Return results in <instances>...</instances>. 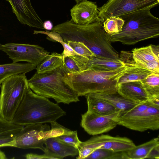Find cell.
Returning <instances> with one entry per match:
<instances>
[{
	"instance_id": "cell-1",
	"label": "cell",
	"mask_w": 159,
	"mask_h": 159,
	"mask_svg": "<svg viewBox=\"0 0 159 159\" xmlns=\"http://www.w3.org/2000/svg\"><path fill=\"white\" fill-rule=\"evenodd\" d=\"M60 34L65 43L73 41L83 43L96 57L120 58L118 52L111 45L110 35L103 28L102 22L80 25L68 21L62 25Z\"/></svg>"
},
{
	"instance_id": "cell-2",
	"label": "cell",
	"mask_w": 159,
	"mask_h": 159,
	"mask_svg": "<svg viewBox=\"0 0 159 159\" xmlns=\"http://www.w3.org/2000/svg\"><path fill=\"white\" fill-rule=\"evenodd\" d=\"M70 73L63 63L60 66L43 73L36 72L28 82L35 93L47 98L53 99L57 103L69 104L80 101L79 96L67 81Z\"/></svg>"
},
{
	"instance_id": "cell-3",
	"label": "cell",
	"mask_w": 159,
	"mask_h": 159,
	"mask_svg": "<svg viewBox=\"0 0 159 159\" xmlns=\"http://www.w3.org/2000/svg\"><path fill=\"white\" fill-rule=\"evenodd\" d=\"M66 114L57 104L35 93L29 87L11 122L21 126L50 123Z\"/></svg>"
},
{
	"instance_id": "cell-4",
	"label": "cell",
	"mask_w": 159,
	"mask_h": 159,
	"mask_svg": "<svg viewBox=\"0 0 159 159\" xmlns=\"http://www.w3.org/2000/svg\"><path fill=\"white\" fill-rule=\"evenodd\" d=\"M150 10H142L119 16L124 21L123 26L119 33L110 35L111 42L131 45L158 37L159 19L152 14Z\"/></svg>"
},
{
	"instance_id": "cell-5",
	"label": "cell",
	"mask_w": 159,
	"mask_h": 159,
	"mask_svg": "<svg viewBox=\"0 0 159 159\" xmlns=\"http://www.w3.org/2000/svg\"><path fill=\"white\" fill-rule=\"evenodd\" d=\"M128 68L126 65L109 71L89 69L75 74L69 73L67 81L79 97L93 93H114L117 91L119 78Z\"/></svg>"
},
{
	"instance_id": "cell-6",
	"label": "cell",
	"mask_w": 159,
	"mask_h": 159,
	"mask_svg": "<svg viewBox=\"0 0 159 159\" xmlns=\"http://www.w3.org/2000/svg\"><path fill=\"white\" fill-rule=\"evenodd\" d=\"M0 117L11 122L28 88L25 73L12 75L0 85Z\"/></svg>"
},
{
	"instance_id": "cell-7",
	"label": "cell",
	"mask_w": 159,
	"mask_h": 159,
	"mask_svg": "<svg viewBox=\"0 0 159 159\" xmlns=\"http://www.w3.org/2000/svg\"><path fill=\"white\" fill-rule=\"evenodd\" d=\"M136 146L132 140L126 137H113L102 134L81 142L78 148V159L85 158L98 148L112 150L116 152L127 151Z\"/></svg>"
},
{
	"instance_id": "cell-8",
	"label": "cell",
	"mask_w": 159,
	"mask_h": 159,
	"mask_svg": "<svg viewBox=\"0 0 159 159\" xmlns=\"http://www.w3.org/2000/svg\"><path fill=\"white\" fill-rule=\"evenodd\" d=\"M159 0H108L98 8V17L103 22L111 17H117L157 6Z\"/></svg>"
},
{
	"instance_id": "cell-9",
	"label": "cell",
	"mask_w": 159,
	"mask_h": 159,
	"mask_svg": "<svg viewBox=\"0 0 159 159\" xmlns=\"http://www.w3.org/2000/svg\"><path fill=\"white\" fill-rule=\"evenodd\" d=\"M0 50L6 53L12 62L24 61L36 66L50 53L38 45L12 43H0Z\"/></svg>"
},
{
	"instance_id": "cell-10",
	"label": "cell",
	"mask_w": 159,
	"mask_h": 159,
	"mask_svg": "<svg viewBox=\"0 0 159 159\" xmlns=\"http://www.w3.org/2000/svg\"><path fill=\"white\" fill-rule=\"evenodd\" d=\"M50 129V126L46 124H32L24 126L12 140L1 145L0 148L8 147L25 149L37 148L45 152L46 148L43 144L45 140L40 139L39 133L41 131Z\"/></svg>"
},
{
	"instance_id": "cell-11",
	"label": "cell",
	"mask_w": 159,
	"mask_h": 159,
	"mask_svg": "<svg viewBox=\"0 0 159 159\" xmlns=\"http://www.w3.org/2000/svg\"><path fill=\"white\" fill-rule=\"evenodd\" d=\"M119 111L110 115L99 116L88 111L81 116L80 125L89 134L95 135L107 132L118 125Z\"/></svg>"
},
{
	"instance_id": "cell-12",
	"label": "cell",
	"mask_w": 159,
	"mask_h": 159,
	"mask_svg": "<svg viewBox=\"0 0 159 159\" xmlns=\"http://www.w3.org/2000/svg\"><path fill=\"white\" fill-rule=\"evenodd\" d=\"M13 12L22 24L30 27L44 29L43 22L32 7L30 0H6Z\"/></svg>"
},
{
	"instance_id": "cell-13",
	"label": "cell",
	"mask_w": 159,
	"mask_h": 159,
	"mask_svg": "<svg viewBox=\"0 0 159 159\" xmlns=\"http://www.w3.org/2000/svg\"><path fill=\"white\" fill-rule=\"evenodd\" d=\"M123 126L139 132L148 129L158 130L159 129V105L151 102L144 111L137 118L125 123Z\"/></svg>"
},
{
	"instance_id": "cell-14",
	"label": "cell",
	"mask_w": 159,
	"mask_h": 159,
	"mask_svg": "<svg viewBox=\"0 0 159 159\" xmlns=\"http://www.w3.org/2000/svg\"><path fill=\"white\" fill-rule=\"evenodd\" d=\"M70 11V20L75 24L83 25L100 21L98 8L95 2L87 0L82 1L77 3Z\"/></svg>"
},
{
	"instance_id": "cell-15",
	"label": "cell",
	"mask_w": 159,
	"mask_h": 159,
	"mask_svg": "<svg viewBox=\"0 0 159 159\" xmlns=\"http://www.w3.org/2000/svg\"><path fill=\"white\" fill-rule=\"evenodd\" d=\"M132 55L136 65L159 73V57L154 53L151 45L133 49Z\"/></svg>"
},
{
	"instance_id": "cell-16",
	"label": "cell",
	"mask_w": 159,
	"mask_h": 159,
	"mask_svg": "<svg viewBox=\"0 0 159 159\" xmlns=\"http://www.w3.org/2000/svg\"><path fill=\"white\" fill-rule=\"evenodd\" d=\"M117 91L124 97L137 103L148 100L147 94L140 81L123 83L117 85Z\"/></svg>"
},
{
	"instance_id": "cell-17",
	"label": "cell",
	"mask_w": 159,
	"mask_h": 159,
	"mask_svg": "<svg viewBox=\"0 0 159 159\" xmlns=\"http://www.w3.org/2000/svg\"><path fill=\"white\" fill-rule=\"evenodd\" d=\"M44 144L45 152L54 157L55 159H62L68 156H75L78 154L77 148L61 142L55 137L46 139Z\"/></svg>"
},
{
	"instance_id": "cell-18",
	"label": "cell",
	"mask_w": 159,
	"mask_h": 159,
	"mask_svg": "<svg viewBox=\"0 0 159 159\" xmlns=\"http://www.w3.org/2000/svg\"><path fill=\"white\" fill-rule=\"evenodd\" d=\"M89 93L112 105L117 110L120 111V114L126 112L139 103L124 97L117 91L114 93Z\"/></svg>"
},
{
	"instance_id": "cell-19",
	"label": "cell",
	"mask_w": 159,
	"mask_h": 159,
	"mask_svg": "<svg viewBox=\"0 0 159 159\" xmlns=\"http://www.w3.org/2000/svg\"><path fill=\"white\" fill-rule=\"evenodd\" d=\"M84 96L87 100V111L96 115L106 116L120 111L110 104L92 95L90 93Z\"/></svg>"
},
{
	"instance_id": "cell-20",
	"label": "cell",
	"mask_w": 159,
	"mask_h": 159,
	"mask_svg": "<svg viewBox=\"0 0 159 159\" xmlns=\"http://www.w3.org/2000/svg\"><path fill=\"white\" fill-rule=\"evenodd\" d=\"M37 66L31 63H13L0 65V86L7 78L12 75L29 72Z\"/></svg>"
},
{
	"instance_id": "cell-21",
	"label": "cell",
	"mask_w": 159,
	"mask_h": 159,
	"mask_svg": "<svg viewBox=\"0 0 159 159\" xmlns=\"http://www.w3.org/2000/svg\"><path fill=\"white\" fill-rule=\"evenodd\" d=\"M128 68L119 78L117 85L121 83L142 80L151 74V71L136 65L133 61L126 64Z\"/></svg>"
},
{
	"instance_id": "cell-22",
	"label": "cell",
	"mask_w": 159,
	"mask_h": 159,
	"mask_svg": "<svg viewBox=\"0 0 159 159\" xmlns=\"http://www.w3.org/2000/svg\"><path fill=\"white\" fill-rule=\"evenodd\" d=\"M126 66L120 58L111 59L95 57L89 62V69L96 71H109Z\"/></svg>"
},
{
	"instance_id": "cell-23",
	"label": "cell",
	"mask_w": 159,
	"mask_h": 159,
	"mask_svg": "<svg viewBox=\"0 0 159 159\" xmlns=\"http://www.w3.org/2000/svg\"><path fill=\"white\" fill-rule=\"evenodd\" d=\"M148 100L159 105V73H152L140 81Z\"/></svg>"
},
{
	"instance_id": "cell-24",
	"label": "cell",
	"mask_w": 159,
	"mask_h": 159,
	"mask_svg": "<svg viewBox=\"0 0 159 159\" xmlns=\"http://www.w3.org/2000/svg\"><path fill=\"white\" fill-rule=\"evenodd\" d=\"M63 65L72 74L80 72L88 69L86 58L80 55L64 56Z\"/></svg>"
},
{
	"instance_id": "cell-25",
	"label": "cell",
	"mask_w": 159,
	"mask_h": 159,
	"mask_svg": "<svg viewBox=\"0 0 159 159\" xmlns=\"http://www.w3.org/2000/svg\"><path fill=\"white\" fill-rule=\"evenodd\" d=\"M159 144L158 137L154 138L149 141L125 151L127 159H143L146 158L151 150Z\"/></svg>"
},
{
	"instance_id": "cell-26",
	"label": "cell",
	"mask_w": 159,
	"mask_h": 159,
	"mask_svg": "<svg viewBox=\"0 0 159 159\" xmlns=\"http://www.w3.org/2000/svg\"><path fill=\"white\" fill-rule=\"evenodd\" d=\"M63 56L62 53L52 52L37 66L36 72L41 73L50 71L60 66L63 63Z\"/></svg>"
},
{
	"instance_id": "cell-27",
	"label": "cell",
	"mask_w": 159,
	"mask_h": 159,
	"mask_svg": "<svg viewBox=\"0 0 159 159\" xmlns=\"http://www.w3.org/2000/svg\"><path fill=\"white\" fill-rule=\"evenodd\" d=\"M85 159H127L125 151L116 152L110 149L98 148L95 150Z\"/></svg>"
},
{
	"instance_id": "cell-28",
	"label": "cell",
	"mask_w": 159,
	"mask_h": 159,
	"mask_svg": "<svg viewBox=\"0 0 159 159\" xmlns=\"http://www.w3.org/2000/svg\"><path fill=\"white\" fill-rule=\"evenodd\" d=\"M23 126L7 121L0 117V138H14Z\"/></svg>"
},
{
	"instance_id": "cell-29",
	"label": "cell",
	"mask_w": 159,
	"mask_h": 159,
	"mask_svg": "<svg viewBox=\"0 0 159 159\" xmlns=\"http://www.w3.org/2000/svg\"><path fill=\"white\" fill-rule=\"evenodd\" d=\"M124 21L119 17H111L106 19L103 22V28L109 35L117 34L122 30Z\"/></svg>"
},
{
	"instance_id": "cell-30",
	"label": "cell",
	"mask_w": 159,
	"mask_h": 159,
	"mask_svg": "<svg viewBox=\"0 0 159 159\" xmlns=\"http://www.w3.org/2000/svg\"><path fill=\"white\" fill-rule=\"evenodd\" d=\"M34 34H47L48 37L47 39H48L60 43L63 48V51L62 52L63 56L78 55L67 43L64 42L60 34L57 32L48 31H44L34 30Z\"/></svg>"
},
{
	"instance_id": "cell-31",
	"label": "cell",
	"mask_w": 159,
	"mask_h": 159,
	"mask_svg": "<svg viewBox=\"0 0 159 159\" xmlns=\"http://www.w3.org/2000/svg\"><path fill=\"white\" fill-rule=\"evenodd\" d=\"M50 123L51 125V129L40 133L39 136L41 139L45 140L48 138L71 133L73 132L58 124L56 121L51 122Z\"/></svg>"
},
{
	"instance_id": "cell-32",
	"label": "cell",
	"mask_w": 159,
	"mask_h": 159,
	"mask_svg": "<svg viewBox=\"0 0 159 159\" xmlns=\"http://www.w3.org/2000/svg\"><path fill=\"white\" fill-rule=\"evenodd\" d=\"M66 43L79 55L89 60L96 57L94 54L82 42L68 41Z\"/></svg>"
},
{
	"instance_id": "cell-33",
	"label": "cell",
	"mask_w": 159,
	"mask_h": 159,
	"mask_svg": "<svg viewBox=\"0 0 159 159\" xmlns=\"http://www.w3.org/2000/svg\"><path fill=\"white\" fill-rule=\"evenodd\" d=\"M58 140L78 149L81 141L79 139L77 131L70 134H62L55 137Z\"/></svg>"
},
{
	"instance_id": "cell-34",
	"label": "cell",
	"mask_w": 159,
	"mask_h": 159,
	"mask_svg": "<svg viewBox=\"0 0 159 159\" xmlns=\"http://www.w3.org/2000/svg\"><path fill=\"white\" fill-rule=\"evenodd\" d=\"M25 157L27 159H53L52 157L46 152H44V154L43 155L32 153H28L25 155Z\"/></svg>"
},
{
	"instance_id": "cell-35",
	"label": "cell",
	"mask_w": 159,
	"mask_h": 159,
	"mask_svg": "<svg viewBox=\"0 0 159 159\" xmlns=\"http://www.w3.org/2000/svg\"><path fill=\"white\" fill-rule=\"evenodd\" d=\"M146 158L159 159V144L151 150Z\"/></svg>"
},
{
	"instance_id": "cell-36",
	"label": "cell",
	"mask_w": 159,
	"mask_h": 159,
	"mask_svg": "<svg viewBox=\"0 0 159 159\" xmlns=\"http://www.w3.org/2000/svg\"><path fill=\"white\" fill-rule=\"evenodd\" d=\"M43 27L44 29L48 30H51L53 27L52 23L48 21L43 23Z\"/></svg>"
},
{
	"instance_id": "cell-37",
	"label": "cell",
	"mask_w": 159,
	"mask_h": 159,
	"mask_svg": "<svg viewBox=\"0 0 159 159\" xmlns=\"http://www.w3.org/2000/svg\"><path fill=\"white\" fill-rule=\"evenodd\" d=\"M152 49L154 53L157 57H159V46L154 45H151Z\"/></svg>"
},
{
	"instance_id": "cell-38",
	"label": "cell",
	"mask_w": 159,
	"mask_h": 159,
	"mask_svg": "<svg viewBox=\"0 0 159 159\" xmlns=\"http://www.w3.org/2000/svg\"><path fill=\"white\" fill-rule=\"evenodd\" d=\"M7 158L4 153L0 150V159H6Z\"/></svg>"
},
{
	"instance_id": "cell-39",
	"label": "cell",
	"mask_w": 159,
	"mask_h": 159,
	"mask_svg": "<svg viewBox=\"0 0 159 159\" xmlns=\"http://www.w3.org/2000/svg\"><path fill=\"white\" fill-rule=\"evenodd\" d=\"M75 2H76V3H79L82 1H84V0H74Z\"/></svg>"
}]
</instances>
